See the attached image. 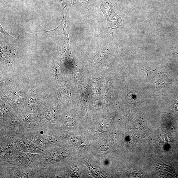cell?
I'll list each match as a JSON object with an SVG mask.
<instances>
[{"mask_svg":"<svg viewBox=\"0 0 178 178\" xmlns=\"http://www.w3.org/2000/svg\"><path fill=\"white\" fill-rule=\"evenodd\" d=\"M100 9L107 19V26L110 28L115 29L121 26V19L114 11V7L110 0L102 1Z\"/></svg>","mask_w":178,"mask_h":178,"instance_id":"1","label":"cell"},{"mask_svg":"<svg viewBox=\"0 0 178 178\" xmlns=\"http://www.w3.org/2000/svg\"><path fill=\"white\" fill-rule=\"evenodd\" d=\"M133 131L134 140L137 142L141 139L151 136L152 131L148 127L147 124L143 122H139L134 126Z\"/></svg>","mask_w":178,"mask_h":178,"instance_id":"2","label":"cell"},{"mask_svg":"<svg viewBox=\"0 0 178 178\" xmlns=\"http://www.w3.org/2000/svg\"><path fill=\"white\" fill-rule=\"evenodd\" d=\"M160 173L162 176L167 177H178V175L172 167L163 163L161 161H156Z\"/></svg>","mask_w":178,"mask_h":178,"instance_id":"3","label":"cell"},{"mask_svg":"<svg viewBox=\"0 0 178 178\" xmlns=\"http://www.w3.org/2000/svg\"><path fill=\"white\" fill-rule=\"evenodd\" d=\"M38 139L40 143L45 145L52 144L55 142V138L50 136L41 137Z\"/></svg>","mask_w":178,"mask_h":178,"instance_id":"4","label":"cell"},{"mask_svg":"<svg viewBox=\"0 0 178 178\" xmlns=\"http://www.w3.org/2000/svg\"><path fill=\"white\" fill-rule=\"evenodd\" d=\"M69 140L72 144L77 146H82V142L81 139L80 138L72 136L69 137Z\"/></svg>","mask_w":178,"mask_h":178,"instance_id":"5","label":"cell"},{"mask_svg":"<svg viewBox=\"0 0 178 178\" xmlns=\"http://www.w3.org/2000/svg\"><path fill=\"white\" fill-rule=\"evenodd\" d=\"M13 150V147L11 143H8L3 147V151L6 154H10L11 153Z\"/></svg>","mask_w":178,"mask_h":178,"instance_id":"6","label":"cell"},{"mask_svg":"<svg viewBox=\"0 0 178 178\" xmlns=\"http://www.w3.org/2000/svg\"><path fill=\"white\" fill-rule=\"evenodd\" d=\"M111 146V144L110 142H102L101 143L99 146V148L101 151H107L109 149Z\"/></svg>","mask_w":178,"mask_h":178,"instance_id":"7","label":"cell"},{"mask_svg":"<svg viewBox=\"0 0 178 178\" xmlns=\"http://www.w3.org/2000/svg\"><path fill=\"white\" fill-rule=\"evenodd\" d=\"M64 121L66 125L67 126H68L72 127L74 126V121L71 118L68 117L66 118Z\"/></svg>","mask_w":178,"mask_h":178,"instance_id":"8","label":"cell"},{"mask_svg":"<svg viewBox=\"0 0 178 178\" xmlns=\"http://www.w3.org/2000/svg\"><path fill=\"white\" fill-rule=\"evenodd\" d=\"M173 109L174 112L178 114V100L174 103L173 105Z\"/></svg>","mask_w":178,"mask_h":178,"instance_id":"9","label":"cell"},{"mask_svg":"<svg viewBox=\"0 0 178 178\" xmlns=\"http://www.w3.org/2000/svg\"><path fill=\"white\" fill-rule=\"evenodd\" d=\"M174 50L175 52L174 53H173V54L174 55V54H178V46L176 48H174V49L173 50Z\"/></svg>","mask_w":178,"mask_h":178,"instance_id":"10","label":"cell"}]
</instances>
